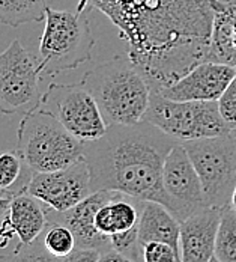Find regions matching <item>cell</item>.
<instances>
[{
    "label": "cell",
    "instance_id": "32",
    "mask_svg": "<svg viewBox=\"0 0 236 262\" xmlns=\"http://www.w3.org/2000/svg\"><path fill=\"white\" fill-rule=\"evenodd\" d=\"M235 136H236V131H235Z\"/></svg>",
    "mask_w": 236,
    "mask_h": 262
},
{
    "label": "cell",
    "instance_id": "8",
    "mask_svg": "<svg viewBox=\"0 0 236 262\" xmlns=\"http://www.w3.org/2000/svg\"><path fill=\"white\" fill-rule=\"evenodd\" d=\"M42 70L39 59L14 39L0 53V113L17 115L39 105V81Z\"/></svg>",
    "mask_w": 236,
    "mask_h": 262
},
{
    "label": "cell",
    "instance_id": "7",
    "mask_svg": "<svg viewBox=\"0 0 236 262\" xmlns=\"http://www.w3.org/2000/svg\"><path fill=\"white\" fill-rule=\"evenodd\" d=\"M199 175L208 207L230 205L236 184V136L227 134L182 142Z\"/></svg>",
    "mask_w": 236,
    "mask_h": 262
},
{
    "label": "cell",
    "instance_id": "19",
    "mask_svg": "<svg viewBox=\"0 0 236 262\" xmlns=\"http://www.w3.org/2000/svg\"><path fill=\"white\" fill-rule=\"evenodd\" d=\"M50 0H0V23L18 27L26 23L44 21Z\"/></svg>",
    "mask_w": 236,
    "mask_h": 262
},
{
    "label": "cell",
    "instance_id": "28",
    "mask_svg": "<svg viewBox=\"0 0 236 262\" xmlns=\"http://www.w3.org/2000/svg\"><path fill=\"white\" fill-rule=\"evenodd\" d=\"M98 262H137L135 259H132L130 256L124 255V253H119L116 252L114 249H110V250H105L101 253L100 256V261Z\"/></svg>",
    "mask_w": 236,
    "mask_h": 262
},
{
    "label": "cell",
    "instance_id": "11",
    "mask_svg": "<svg viewBox=\"0 0 236 262\" xmlns=\"http://www.w3.org/2000/svg\"><path fill=\"white\" fill-rule=\"evenodd\" d=\"M162 184L172 202L170 212L179 222H184L193 212L208 207L199 175L181 142H178L166 157Z\"/></svg>",
    "mask_w": 236,
    "mask_h": 262
},
{
    "label": "cell",
    "instance_id": "1",
    "mask_svg": "<svg viewBox=\"0 0 236 262\" xmlns=\"http://www.w3.org/2000/svg\"><path fill=\"white\" fill-rule=\"evenodd\" d=\"M119 27L130 57L161 89L206 60L212 30L209 0H87Z\"/></svg>",
    "mask_w": 236,
    "mask_h": 262
},
{
    "label": "cell",
    "instance_id": "15",
    "mask_svg": "<svg viewBox=\"0 0 236 262\" xmlns=\"http://www.w3.org/2000/svg\"><path fill=\"white\" fill-rule=\"evenodd\" d=\"M212 30L206 60L236 68V0H209Z\"/></svg>",
    "mask_w": 236,
    "mask_h": 262
},
{
    "label": "cell",
    "instance_id": "3",
    "mask_svg": "<svg viewBox=\"0 0 236 262\" xmlns=\"http://www.w3.org/2000/svg\"><path fill=\"white\" fill-rule=\"evenodd\" d=\"M83 86L95 98L107 125H132L143 121L151 84L130 54H116L86 71Z\"/></svg>",
    "mask_w": 236,
    "mask_h": 262
},
{
    "label": "cell",
    "instance_id": "9",
    "mask_svg": "<svg viewBox=\"0 0 236 262\" xmlns=\"http://www.w3.org/2000/svg\"><path fill=\"white\" fill-rule=\"evenodd\" d=\"M38 107L54 115L81 143L97 140L108 127L95 98L81 81L76 84L52 83L41 95Z\"/></svg>",
    "mask_w": 236,
    "mask_h": 262
},
{
    "label": "cell",
    "instance_id": "20",
    "mask_svg": "<svg viewBox=\"0 0 236 262\" xmlns=\"http://www.w3.org/2000/svg\"><path fill=\"white\" fill-rule=\"evenodd\" d=\"M32 173L17 151L0 154V191L11 194L25 193Z\"/></svg>",
    "mask_w": 236,
    "mask_h": 262
},
{
    "label": "cell",
    "instance_id": "5",
    "mask_svg": "<svg viewBox=\"0 0 236 262\" xmlns=\"http://www.w3.org/2000/svg\"><path fill=\"white\" fill-rule=\"evenodd\" d=\"M39 39V67L50 77L90 60L95 38L84 12L47 8Z\"/></svg>",
    "mask_w": 236,
    "mask_h": 262
},
{
    "label": "cell",
    "instance_id": "2",
    "mask_svg": "<svg viewBox=\"0 0 236 262\" xmlns=\"http://www.w3.org/2000/svg\"><path fill=\"white\" fill-rule=\"evenodd\" d=\"M176 143L146 121L108 125L101 137L83 143L92 193L116 191L132 199L158 202L172 211L162 184V167Z\"/></svg>",
    "mask_w": 236,
    "mask_h": 262
},
{
    "label": "cell",
    "instance_id": "17",
    "mask_svg": "<svg viewBox=\"0 0 236 262\" xmlns=\"http://www.w3.org/2000/svg\"><path fill=\"white\" fill-rule=\"evenodd\" d=\"M47 223V212L39 205L38 199L27 193L14 194L8 215V225L9 231L20 238L21 246L32 244L42 234Z\"/></svg>",
    "mask_w": 236,
    "mask_h": 262
},
{
    "label": "cell",
    "instance_id": "27",
    "mask_svg": "<svg viewBox=\"0 0 236 262\" xmlns=\"http://www.w3.org/2000/svg\"><path fill=\"white\" fill-rule=\"evenodd\" d=\"M14 194L2 191L0 193V235L6 231L8 225V215H9V208H11V202H12Z\"/></svg>",
    "mask_w": 236,
    "mask_h": 262
},
{
    "label": "cell",
    "instance_id": "6",
    "mask_svg": "<svg viewBox=\"0 0 236 262\" xmlns=\"http://www.w3.org/2000/svg\"><path fill=\"white\" fill-rule=\"evenodd\" d=\"M143 121L155 125L176 142H188L230 133L217 101H173L151 88Z\"/></svg>",
    "mask_w": 236,
    "mask_h": 262
},
{
    "label": "cell",
    "instance_id": "4",
    "mask_svg": "<svg viewBox=\"0 0 236 262\" xmlns=\"http://www.w3.org/2000/svg\"><path fill=\"white\" fill-rule=\"evenodd\" d=\"M15 151L32 172H53L83 158V143L54 115L36 107L20 121Z\"/></svg>",
    "mask_w": 236,
    "mask_h": 262
},
{
    "label": "cell",
    "instance_id": "18",
    "mask_svg": "<svg viewBox=\"0 0 236 262\" xmlns=\"http://www.w3.org/2000/svg\"><path fill=\"white\" fill-rule=\"evenodd\" d=\"M128 198L130 196L127 194L114 191L111 199L97 211L95 228L100 234L110 238L114 234L130 231L138 225L140 199H137V204H132Z\"/></svg>",
    "mask_w": 236,
    "mask_h": 262
},
{
    "label": "cell",
    "instance_id": "31",
    "mask_svg": "<svg viewBox=\"0 0 236 262\" xmlns=\"http://www.w3.org/2000/svg\"><path fill=\"white\" fill-rule=\"evenodd\" d=\"M178 262H182V261H178Z\"/></svg>",
    "mask_w": 236,
    "mask_h": 262
},
{
    "label": "cell",
    "instance_id": "12",
    "mask_svg": "<svg viewBox=\"0 0 236 262\" xmlns=\"http://www.w3.org/2000/svg\"><path fill=\"white\" fill-rule=\"evenodd\" d=\"M235 74L236 68L230 65L205 60L158 91L173 101H218Z\"/></svg>",
    "mask_w": 236,
    "mask_h": 262
},
{
    "label": "cell",
    "instance_id": "30",
    "mask_svg": "<svg viewBox=\"0 0 236 262\" xmlns=\"http://www.w3.org/2000/svg\"><path fill=\"white\" fill-rule=\"evenodd\" d=\"M209 262H221V261H220L218 258H215V256H212V258H210V259H209Z\"/></svg>",
    "mask_w": 236,
    "mask_h": 262
},
{
    "label": "cell",
    "instance_id": "25",
    "mask_svg": "<svg viewBox=\"0 0 236 262\" xmlns=\"http://www.w3.org/2000/svg\"><path fill=\"white\" fill-rule=\"evenodd\" d=\"M217 103H218L220 115L226 122V125L232 131H236V74L230 80V83L227 84V88L224 89V92L221 94Z\"/></svg>",
    "mask_w": 236,
    "mask_h": 262
},
{
    "label": "cell",
    "instance_id": "14",
    "mask_svg": "<svg viewBox=\"0 0 236 262\" xmlns=\"http://www.w3.org/2000/svg\"><path fill=\"white\" fill-rule=\"evenodd\" d=\"M221 210L205 207L181 222L179 252L182 262H209L215 252V239Z\"/></svg>",
    "mask_w": 236,
    "mask_h": 262
},
{
    "label": "cell",
    "instance_id": "23",
    "mask_svg": "<svg viewBox=\"0 0 236 262\" xmlns=\"http://www.w3.org/2000/svg\"><path fill=\"white\" fill-rule=\"evenodd\" d=\"M0 262H59L56 256L49 253L45 247L39 246H21L15 252L8 255H0Z\"/></svg>",
    "mask_w": 236,
    "mask_h": 262
},
{
    "label": "cell",
    "instance_id": "21",
    "mask_svg": "<svg viewBox=\"0 0 236 262\" xmlns=\"http://www.w3.org/2000/svg\"><path fill=\"white\" fill-rule=\"evenodd\" d=\"M214 256L221 262H236V211L230 205L221 210Z\"/></svg>",
    "mask_w": 236,
    "mask_h": 262
},
{
    "label": "cell",
    "instance_id": "29",
    "mask_svg": "<svg viewBox=\"0 0 236 262\" xmlns=\"http://www.w3.org/2000/svg\"><path fill=\"white\" fill-rule=\"evenodd\" d=\"M230 207L236 211V184L233 191H232V198H230Z\"/></svg>",
    "mask_w": 236,
    "mask_h": 262
},
{
    "label": "cell",
    "instance_id": "13",
    "mask_svg": "<svg viewBox=\"0 0 236 262\" xmlns=\"http://www.w3.org/2000/svg\"><path fill=\"white\" fill-rule=\"evenodd\" d=\"M114 191H93L76 207L65 212H47L49 223H62L71 229L76 236V247L98 249L101 252L110 250V238L100 234L95 228V214L105 202L111 199Z\"/></svg>",
    "mask_w": 236,
    "mask_h": 262
},
{
    "label": "cell",
    "instance_id": "24",
    "mask_svg": "<svg viewBox=\"0 0 236 262\" xmlns=\"http://www.w3.org/2000/svg\"><path fill=\"white\" fill-rule=\"evenodd\" d=\"M141 261L143 262H178L181 261V253L172 246L159 241H152L141 246Z\"/></svg>",
    "mask_w": 236,
    "mask_h": 262
},
{
    "label": "cell",
    "instance_id": "10",
    "mask_svg": "<svg viewBox=\"0 0 236 262\" xmlns=\"http://www.w3.org/2000/svg\"><path fill=\"white\" fill-rule=\"evenodd\" d=\"M25 193L56 212L71 210L92 193L86 160L80 158L74 164L53 172H33Z\"/></svg>",
    "mask_w": 236,
    "mask_h": 262
},
{
    "label": "cell",
    "instance_id": "22",
    "mask_svg": "<svg viewBox=\"0 0 236 262\" xmlns=\"http://www.w3.org/2000/svg\"><path fill=\"white\" fill-rule=\"evenodd\" d=\"M44 247L49 253L60 259L76 249V236L68 226L62 223H52V226L45 231Z\"/></svg>",
    "mask_w": 236,
    "mask_h": 262
},
{
    "label": "cell",
    "instance_id": "26",
    "mask_svg": "<svg viewBox=\"0 0 236 262\" xmlns=\"http://www.w3.org/2000/svg\"><path fill=\"white\" fill-rule=\"evenodd\" d=\"M101 250L89 249V247H76L69 255L60 258L59 262H98L101 256Z\"/></svg>",
    "mask_w": 236,
    "mask_h": 262
},
{
    "label": "cell",
    "instance_id": "16",
    "mask_svg": "<svg viewBox=\"0 0 236 262\" xmlns=\"http://www.w3.org/2000/svg\"><path fill=\"white\" fill-rule=\"evenodd\" d=\"M138 211L140 247L152 241H159L172 246L176 252H179L181 222L164 205L152 201H140Z\"/></svg>",
    "mask_w": 236,
    "mask_h": 262
}]
</instances>
